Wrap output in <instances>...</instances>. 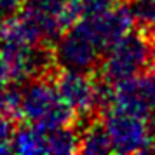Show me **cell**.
Returning a JSON list of instances; mask_svg holds the SVG:
<instances>
[{
	"instance_id": "6da1fadb",
	"label": "cell",
	"mask_w": 155,
	"mask_h": 155,
	"mask_svg": "<svg viewBox=\"0 0 155 155\" xmlns=\"http://www.w3.org/2000/svg\"><path fill=\"white\" fill-rule=\"evenodd\" d=\"M18 117L28 124L47 129L63 126H73L75 113L63 101L54 78L45 77L31 78L21 84V99Z\"/></svg>"
},
{
	"instance_id": "7a4b0ae2",
	"label": "cell",
	"mask_w": 155,
	"mask_h": 155,
	"mask_svg": "<svg viewBox=\"0 0 155 155\" xmlns=\"http://www.w3.org/2000/svg\"><path fill=\"white\" fill-rule=\"evenodd\" d=\"M155 66V38L147 30H131L106 52L101 61V77L110 84L138 77Z\"/></svg>"
},
{
	"instance_id": "3957f363",
	"label": "cell",
	"mask_w": 155,
	"mask_h": 155,
	"mask_svg": "<svg viewBox=\"0 0 155 155\" xmlns=\"http://www.w3.org/2000/svg\"><path fill=\"white\" fill-rule=\"evenodd\" d=\"M99 119L105 126L115 153H143L153 148V129L150 120L119 106H108Z\"/></svg>"
},
{
	"instance_id": "277c9868",
	"label": "cell",
	"mask_w": 155,
	"mask_h": 155,
	"mask_svg": "<svg viewBox=\"0 0 155 155\" xmlns=\"http://www.w3.org/2000/svg\"><path fill=\"white\" fill-rule=\"evenodd\" d=\"M52 54L59 68L89 73L99 70L101 61L105 58L103 51L99 49L96 40L89 33L82 18H78L54 40Z\"/></svg>"
},
{
	"instance_id": "5b68a950",
	"label": "cell",
	"mask_w": 155,
	"mask_h": 155,
	"mask_svg": "<svg viewBox=\"0 0 155 155\" xmlns=\"http://www.w3.org/2000/svg\"><path fill=\"white\" fill-rule=\"evenodd\" d=\"M44 42H54L70 25L82 18L77 0H25L19 11Z\"/></svg>"
},
{
	"instance_id": "8992f818",
	"label": "cell",
	"mask_w": 155,
	"mask_h": 155,
	"mask_svg": "<svg viewBox=\"0 0 155 155\" xmlns=\"http://www.w3.org/2000/svg\"><path fill=\"white\" fill-rule=\"evenodd\" d=\"M112 105L152 120L155 117V66L138 77L113 84Z\"/></svg>"
},
{
	"instance_id": "52a82bcc",
	"label": "cell",
	"mask_w": 155,
	"mask_h": 155,
	"mask_svg": "<svg viewBox=\"0 0 155 155\" xmlns=\"http://www.w3.org/2000/svg\"><path fill=\"white\" fill-rule=\"evenodd\" d=\"M12 153H52V129L28 124L16 127L11 140Z\"/></svg>"
},
{
	"instance_id": "ba28073f",
	"label": "cell",
	"mask_w": 155,
	"mask_h": 155,
	"mask_svg": "<svg viewBox=\"0 0 155 155\" xmlns=\"http://www.w3.org/2000/svg\"><path fill=\"white\" fill-rule=\"evenodd\" d=\"M84 127L78 131V152L87 155H105L113 152L105 126L99 117L82 122Z\"/></svg>"
},
{
	"instance_id": "9c48e42d",
	"label": "cell",
	"mask_w": 155,
	"mask_h": 155,
	"mask_svg": "<svg viewBox=\"0 0 155 155\" xmlns=\"http://www.w3.org/2000/svg\"><path fill=\"white\" fill-rule=\"evenodd\" d=\"M133 21L141 30H150L155 26V0H124Z\"/></svg>"
},
{
	"instance_id": "30bf717a",
	"label": "cell",
	"mask_w": 155,
	"mask_h": 155,
	"mask_svg": "<svg viewBox=\"0 0 155 155\" xmlns=\"http://www.w3.org/2000/svg\"><path fill=\"white\" fill-rule=\"evenodd\" d=\"M14 117L4 110H0V153H12L11 140L14 136Z\"/></svg>"
},
{
	"instance_id": "8fae6325",
	"label": "cell",
	"mask_w": 155,
	"mask_h": 155,
	"mask_svg": "<svg viewBox=\"0 0 155 155\" xmlns=\"http://www.w3.org/2000/svg\"><path fill=\"white\" fill-rule=\"evenodd\" d=\"M25 0H0V23L19 12Z\"/></svg>"
},
{
	"instance_id": "7c38bea8",
	"label": "cell",
	"mask_w": 155,
	"mask_h": 155,
	"mask_svg": "<svg viewBox=\"0 0 155 155\" xmlns=\"http://www.w3.org/2000/svg\"><path fill=\"white\" fill-rule=\"evenodd\" d=\"M11 82H12V80H11V75H9L7 64H5V61L2 59V56H0V92L4 91Z\"/></svg>"
},
{
	"instance_id": "4fadbf2b",
	"label": "cell",
	"mask_w": 155,
	"mask_h": 155,
	"mask_svg": "<svg viewBox=\"0 0 155 155\" xmlns=\"http://www.w3.org/2000/svg\"><path fill=\"white\" fill-rule=\"evenodd\" d=\"M152 152H155V127H153V148H152Z\"/></svg>"
},
{
	"instance_id": "5bb4252c",
	"label": "cell",
	"mask_w": 155,
	"mask_h": 155,
	"mask_svg": "<svg viewBox=\"0 0 155 155\" xmlns=\"http://www.w3.org/2000/svg\"><path fill=\"white\" fill-rule=\"evenodd\" d=\"M150 33H152V37H153V38H155V26H153V28H152V30H150Z\"/></svg>"
}]
</instances>
